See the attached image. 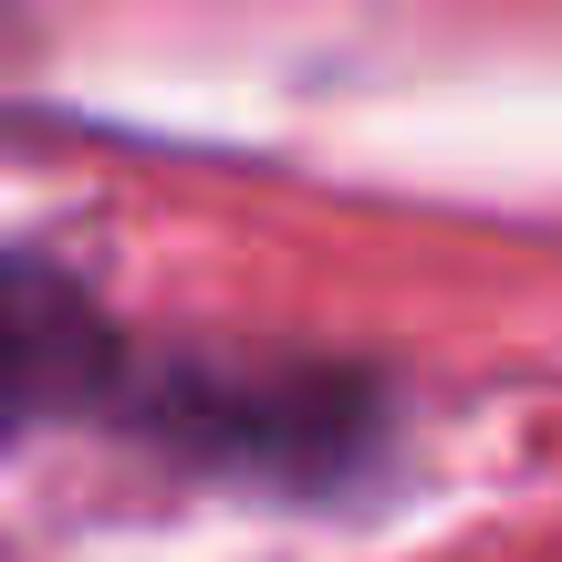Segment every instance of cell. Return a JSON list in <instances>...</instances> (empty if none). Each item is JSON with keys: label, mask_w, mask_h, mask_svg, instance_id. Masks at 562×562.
Listing matches in <instances>:
<instances>
[{"label": "cell", "mask_w": 562, "mask_h": 562, "mask_svg": "<svg viewBox=\"0 0 562 562\" xmlns=\"http://www.w3.org/2000/svg\"><path fill=\"white\" fill-rule=\"evenodd\" d=\"M0 417L11 438L104 427L188 480H240L271 501H355L396 459V396L375 364L313 355H199L136 344L42 240L0 271Z\"/></svg>", "instance_id": "6da1fadb"}]
</instances>
